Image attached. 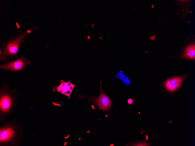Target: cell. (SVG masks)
I'll return each mask as SVG.
<instances>
[{"label": "cell", "mask_w": 195, "mask_h": 146, "mask_svg": "<svg viewBox=\"0 0 195 146\" xmlns=\"http://www.w3.org/2000/svg\"><path fill=\"white\" fill-rule=\"evenodd\" d=\"M23 124L4 120L0 126V146H18L24 138Z\"/></svg>", "instance_id": "obj_1"}, {"label": "cell", "mask_w": 195, "mask_h": 146, "mask_svg": "<svg viewBox=\"0 0 195 146\" xmlns=\"http://www.w3.org/2000/svg\"><path fill=\"white\" fill-rule=\"evenodd\" d=\"M18 99V92L5 83L0 89V120L11 115Z\"/></svg>", "instance_id": "obj_2"}, {"label": "cell", "mask_w": 195, "mask_h": 146, "mask_svg": "<svg viewBox=\"0 0 195 146\" xmlns=\"http://www.w3.org/2000/svg\"><path fill=\"white\" fill-rule=\"evenodd\" d=\"M31 31L27 30L10 39L2 46L0 59L2 61L16 56L19 48Z\"/></svg>", "instance_id": "obj_3"}, {"label": "cell", "mask_w": 195, "mask_h": 146, "mask_svg": "<svg viewBox=\"0 0 195 146\" xmlns=\"http://www.w3.org/2000/svg\"><path fill=\"white\" fill-rule=\"evenodd\" d=\"M31 63L30 61L22 57L18 58L14 61L1 64L0 65V68L5 71H20Z\"/></svg>", "instance_id": "obj_4"}, {"label": "cell", "mask_w": 195, "mask_h": 146, "mask_svg": "<svg viewBox=\"0 0 195 146\" xmlns=\"http://www.w3.org/2000/svg\"><path fill=\"white\" fill-rule=\"evenodd\" d=\"M100 91L99 96L97 98L92 97L94 101H92L95 104L99 107V110L103 111L107 110L110 109L111 106L110 99L104 93L102 88L100 82Z\"/></svg>", "instance_id": "obj_5"}, {"label": "cell", "mask_w": 195, "mask_h": 146, "mask_svg": "<svg viewBox=\"0 0 195 146\" xmlns=\"http://www.w3.org/2000/svg\"><path fill=\"white\" fill-rule=\"evenodd\" d=\"M185 76L175 77L167 80L165 82V86L167 90L173 92L179 88Z\"/></svg>", "instance_id": "obj_6"}, {"label": "cell", "mask_w": 195, "mask_h": 146, "mask_svg": "<svg viewBox=\"0 0 195 146\" xmlns=\"http://www.w3.org/2000/svg\"><path fill=\"white\" fill-rule=\"evenodd\" d=\"M75 86L71 83L70 80L65 82L62 80L60 81V85L56 87V90L57 92L67 96L70 98V94Z\"/></svg>", "instance_id": "obj_7"}, {"label": "cell", "mask_w": 195, "mask_h": 146, "mask_svg": "<svg viewBox=\"0 0 195 146\" xmlns=\"http://www.w3.org/2000/svg\"><path fill=\"white\" fill-rule=\"evenodd\" d=\"M182 57L186 58L194 59L195 57L194 44L188 45L185 50Z\"/></svg>", "instance_id": "obj_8"}, {"label": "cell", "mask_w": 195, "mask_h": 146, "mask_svg": "<svg viewBox=\"0 0 195 146\" xmlns=\"http://www.w3.org/2000/svg\"><path fill=\"white\" fill-rule=\"evenodd\" d=\"M134 100L132 98H129L128 100V103L129 104H131L133 103Z\"/></svg>", "instance_id": "obj_9"}, {"label": "cell", "mask_w": 195, "mask_h": 146, "mask_svg": "<svg viewBox=\"0 0 195 146\" xmlns=\"http://www.w3.org/2000/svg\"><path fill=\"white\" fill-rule=\"evenodd\" d=\"M91 107H92V108H93V109H95V108H94V106H93V105H91Z\"/></svg>", "instance_id": "obj_10"}, {"label": "cell", "mask_w": 195, "mask_h": 146, "mask_svg": "<svg viewBox=\"0 0 195 146\" xmlns=\"http://www.w3.org/2000/svg\"><path fill=\"white\" fill-rule=\"evenodd\" d=\"M146 139L147 140H148V136H147V135L146 136Z\"/></svg>", "instance_id": "obj_11"}, {"label": "cell", "mask_w": 195, "mask_h": 146, "mask_svg": "<svg viewBox=\"0 0 195 146\" xmlns=\"http://www.w3.org/2000/svg\"><path fill=\"white\" fill-rule=\"evenodd\" d=\"M113 145H114V144H111V145H110V146H113Z\"/></svg>", "instance_id": "obj_12"}, {"label": "cell", "mask_w": 195, "mask_h": 146, "mask_svg": "<svg viewBox=\"0 0 195 146\" xmlns=\"http://www.w3.org/2000/svg\"><path fill=\"white\" fill-rule=\"evenodd\" d=\"M89 132V131H88V132H87V133H88Z\"/></svg>", "instance_id": "obj_13"}, {"label": "cell", "mask_w": 195, "mask_h": 146, "mask_svg": "<svg viewBox=\"0 0 195 146\" xmlns=\"http://www.w3.org/2000/svg\"><path fill=\"white\" fill-rule=\"evenodd\" d=\"M106 117H107V116L106 115Z\"/></svg>", "instance_id": "obj_14"}, {"label": "cell", "mask_w": 195, "mask_h": 146, "mask_svg": "<svg viewBox=\"0 0 195 146\" xmlns=\"http://www.w3.org/2000/svg\"><path fill=\"white\" fill-rule=\"evenodd\" d=\"M80 138H80L79 139V140H80Z\"/></svg>", "instance_id": "obj_15"}]
</instances>
